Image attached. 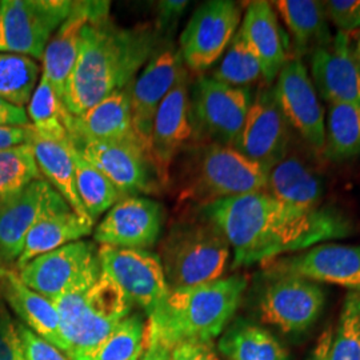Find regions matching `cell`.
I'll list each match as a JSON object with an SVG mask.
<instances>
[{
	"label": "cell",
	"mask_w": 360,
	"mask_h": 360,
	"mask_svg": "<svg viewBox=\"0 0 360 360\" xmlns=\"http://www.w3.org/2000/svg\"><path fill=\"white\" fill-rule=\"evenodd\" d=\"M274 8L282 18L291 37V50L296 59L311 56L328 47L333 37L323 1L316 0H278Z\"/></svg>",
	"instance_id": "cell-28"
},
{
	"label": "cell",
	"mask_w": 360,
	"mask_h": 360,
	"mask_svg": "<svg viewBox=\"0 0 360 360\" xmlns=\"http://www.w3.org/2000/svg\"><path fill=\"white\" fill-rule=\"evenodd\" d=\"M196 211L175 220L159 245L158 257L169 288L215 282L231 269V247L226 236Z\"/></svg>",
	"instance_id": "cell-6"
},
{
	"label": "cell",
	"mask_w": 360,
	"mask_h": 360,
	"mask_svg": "<svg viewBox=\"0 0 360 360\" xmlns=\"http://www.w3.org/2000/svg\"><path fill=\"white\" fill-rule=\"evenodd\" d=\"M330 360H360V294L348 292L333 334Z\"/></svg>",
	"instance_id": "cell-38"
},
{
	"label": "cell",
	"mask_w": 360,
	"mask_h": 360,
	"mask_svg": "<svg viewBox=\"0 0 360 360\" xmlns=\"http://www.w3.org/2000/svg\"><path fill=\"white\" fill-rule=\"evenodd\" d=\"M252 102L250 89L232 87L212 77H199L190 89L193 142L233 146Z\"/></svg>",
	"instance_id": "cell-8"
},
{
	"label": "cell",
	"mask_w": 360,
	"mask_h": 360,
	"mask_svg": "<svg viewBox=\"0 0 360 360\" xmlns=\"http://www.w3.org/2000/svg\"><path fill=\"white\" fill-rule=\"evenodd\" d=\"M146 324L141 314H131L98 349L92 360H139L144 351Z\"/></svg>",
	"instance_id": "cell-37"
},
{
	"label": "cell",
	"mask_w": 360,
	"mask_h": 360,
	"mask_svg": "<svg viewBox=\"0 0 360 360\" xmlns=\"http://www.w3.org/2000/svg\"><path fill=\"white\" fill-rule=\"evenodd\" d=\"M68 141L79 154L111 180L123 198L160 193L162 187L154 167L138 144L74 135H68Z\"/></svg>",
	"instance_id": "cell-12"
},
{
	"label": "cell",
	"mask_w": 360,
	"mask_h": 360,
	"mask_svg": "<svg viewBox=\"0 0 360 360\" xmlns=\"http://www.w3.org/2000/svg\"><path fill=\"white\" fill-rule=\"evenodd\" d=\"M311 79L324 102L360 105V63L347 34L309 56Z\"/></svg>",
	"instance_id": "cell-22"
},
{
	"label": "cell",
	"mask_w": 360,
	"mask_h": 360,
	"mask_svg": "<svg viewBox=\"0 0 360 360\" xmlns=\"http://www.w3.org/2000/svg\"><path fill=\"white\" fill-rule=\"evenodd\" d=\"M70 360H92L98 349L126 318L132 303L102 270L55 299Z\"/></svg>",
	"instance_id": "cell-5"
},
{
	"label": "cell",
	"mask_w": 360,
	"mask_h": 360,
	"mask_svg": "<svg viewBox=\"0 0 360 360\" xmlns=\"http://www.w3.org/2000/svg\"><path fill=\"white\" fill-rule=\"evenodd\" d=\"M70 146L75 167L77 195L89 217L95 221L102 214L115 206L123 195L111 180L79 154L71 143Z\"/></svg>",
	"instance_id": "cell-32"
},
{
	"label": "cell",
	"mask_w": 360,
	"mask_h": 360,
	"mask_svg": "<svg viewBox=\"0 0 360 360\" xmlns=\"http://www.w3.org/2000/svg\"><path fill=\"white\" fill-rule=\"evenodd\" d=\"M292 134L276 102L274 87L264 84L252 98L245 124L232 147L247 159L271 169L288 153Z\"/></svg>",
	"instance_id": "cell-15"
},
{
	"label": "cell",
	"mask_w": 360,
	"mask_h": 360,
	"mask_svg": "<svg viewBox=\"0 0 360 360\" xmlns=\"http://www.w3.org/2000/svg\"><path fill=\"white\" fill-rule=\"evenodd\" d=\"M323 156L339 163L360 156V105L328 104L324 120Z\"/></svg>",
	"instance_id": "cell-31"
},
{
	"label": "cell",
	"mask_w": 360,
	"mask_h": 360,
	"mask_svg": "<svg viewBox=\"0 0 360 360\" xmlns=\"http://www.w3.org/2000/svg\"><path fill=\"white\" fill-rule=\"evenodd\" d=\"M6 267H7V264H6V262L3 260V257L0 255V276H1V274H3V271H4Z\"/></svg>",
	"instance_id": "cell-49"
},
{
	"label": "cell",
	"mask_w": 360,
	"mask_h": 360,
	"mask_svg": "<svg viewBox=\"0 0 360 360\" xmlns=\"http://www.w3.org/2000/svg\"><path fill=\"white\" fill-rule=\"evenodd\" d=\"M269 172L231 146L191 142L172 163L168 190L178 208H202L223 199L264 191Z\"/></svg>",
	"instance_id": "cell-4"
},
{
	"label": "cell",
	"mask_w": 360,
	"mask_h": 360,
	"mask_svg": "<svg viewBox=\"0 0 360 360\" xmlns=\"http://www.w3.org/2000/svg\"><path fill=\"white\" fill-rule=\"evenodd\" d=\"M327 19L347 34L360 28V0H328L323 1Z\"/></svg>",
	"instance_id": "cell-39"
},
{
	"label": "cell",
	"mask_w": 360,
	"mask_h": 360,
	"mask_svg": "<svg viewBox=\"0 0 360 360\" xmlns=\"http://www.w3.org/2000/svg\"><path fill=\"white\" fill-rule=\"evenodd\" d=\"M16 328L26 360H70L63 351L34 334L22 323L16 322Z\"/></svg>",
	"instance_id": "cell-41"
},
{
	"label": "cell",
	"mask_w": 360,
	"mask_h": 360,
	"mask_svg": "<svg viewBox=\"0 0 360 360\" xmlns=\"http://www.w3.org/2000/svg\"><path fill=\"white\" fill-rule=\"evenodd\" d=\"M165 218V207L154 199L126 196L94 229V240L102 245L147 251L158 243Z\"/></svg>",
	"instance_id": "cell-17"
},
{
	"label": "cell",
	"mask_w": 360,
	"mask_h": 360,
	"mask_svg": "<svg viewBox=\"0 0 360 360\" xmlns=\"http://www.w3.org/2000/svg\"><path fill=\"white\" fill-rule=\"evenodd\" d=\"M188 1L184 0H163L156 3V23L155 28L159 35L165 40L166 34H169L175 30L179 22L180 16L186 11Z\"/></svg>",
	"instance_id": "cell-42"
},
{
	"label": "cell",
	"mask_w": 360,
	"mask_h": 360,
	"mask_svg": "<svg viewBox=\"0 0 360 360\" xmlns=\"http://www.w3.org/2000/svg\"><path fill=\"white\" fill-rule=\"evenodd\" d=\"M245 275L169 288L166 299L147 316L144 343L171 348L183 342H212L229 327L248 288Z\"/></svg>",
	"instance_id": "cell-3"
},
{
	"label": "cell",
	"mask_w": 360,
	"mask_h": 360,
	"mask_svg": "<svg viewBox=\"0 0 360 360\" xmlns=\"http://www.w3.org/2000/svg\"><path fill=\"white\" fill-rule=\"evenodd\" d=\"M239 30L257 55L264 84L274 86L284 65L290 60L288 51L291 49L274 6L264 0L248 3Z\"/></svg>",
	"instance_id": "cell-23"
},
{
	"label": "cell",
	"mask_w": 360,
	"mask_h": 360,
	"mask_svg": "<svg viewBox=\"0 0 360 360\" xmlns=\"http://www.w3.org/2000/svg\"><path fill=\"white\" fill-rule=\"evenodd\" d=\"M243 19V8L232 0H208L193 11L179 38L186 68L203 72L215 65L230 46Z\"/></svg>",
	"instance_id": "cell-11"
},
{
	"label": "cell",
	"mask_w": 360,
	"mask_h": 360,
	"mask_svg": "<svg viewBox=\"0 0 360 360\" xmlns=\"http://www.w3.org/2000/svg\"><path fill=\"white\" fill-rule=\"evenodd\" d=\"M193 141L188 77H183L159 105L151 132V165L162 188H168L176 156Z\"/></svg>",
	"instance_id": "cell-18"
},
{
	"label": "cell",
	"mask_w": 360,
	"mask_h": 360,
	"mask_svg": "<svg viewBox=\"0 0 360 360\" xmlns=\"http://www.w3.org/2000/svg\"><path fill=\"white\" fill-rule=\"evenodd\" d=\"M217 224L232 251V270L269 264L314 245L348 238L351 219L330 207L287 205L266 191L245 193L195 208Z\"/></svg>",
	"instance_id": "cell-1"
},
{
	"label": "cell",
	"mask_w": 360,
	"mask_h": 360,
	"mask_svg": "<svg viewBox=\"0 0 360 360\" xmlns=\"http://www.w3.org/2000/svg\"><path fill=\"white\" fill-rule=\"evenodd\" d=\"M62 202L65 199L44 179L0 196V255L6 264L16 263L32 226L47 210Z\"/></svg>",
	"instance_id": "cell-20"
},
{
	"label": "cell",
	"mask_w": 360,
	"mask_h": 360,
	"mask_svg": "<svg viewBox=\"0 0 360 360\" xmlns=\"http://www.w3.org/2000/svg\"><path fill=\"white\" fill-rule=\"evenodd\" d=\"M188 70L183 63L179 49L163 40L147 65L129 86L132 129L143 153L151 162V132L155 115L163 99Z\"/></svg>",
	"instance_id": "cell-10"
},
{
	"label": "cell",
	"mask_w": 360,
	"mask_h": 360,
	"mask_svg": "<svg viewBox=\"0 0 360 360\" xmlns=\"http://www.w3.org/2000/svg\"><path fill=\"white\" fill-rule=\"evenodd\" d=\"M31 144L43 179L50 183L52 188L65 199V203L80 218L95 223L89 217L77 195L75 167L70 142H51L41 139L37 134H34Z\"/></svg>",
	"instance_id": "cell-30"
},
{
	"label": "cell",
	"mask_w": 360,
	"mask_h": 360,
	"mask_svg": "<svg viewBox=\"0 0 360 360\" xmlns=\"http://www.w3.org/2000/svg\"><path fill=\"white\" fill-rule=\"evenodd\" d=\"M163 41L153 25L116 26L108 18L87 23L63 105L82 115L105 96L127 89Z\"/></svg>",
	"instance_id": "cell-2"
},
{
	"label": "cell",
	"mask_w": 360,
	"mask_h": 360,
	"mask_svg": "<svg viewBox=\"0 0 360 360\" xmlns=\"http://www.w3.org/2000/svg\"><path fill=\"white\" fill-rule=\"evenodd\" d=\"M108 16L110 1H74L71 13L49 41L41 59V74L47 77L62 103L77 63L83 28L90 22Z\"/></svg>",
	"instance_id": "cell-21"
},
{
	"label": "cell",
	"mask_w": 360,
	"mask_h": 360,
	"mask_svg": "<svg viewBox=\"0 0 360 360\" xmlns=\"http://www.w3.org/2000/svg\"><path fill=\"white\" fill-rule=\"evenodd\" d=\"M315 283L334 284L360 294V245L327 242L269 264Z\"/></svg>",
	"instance_id": "cell-19"
},
{
	"label": "cell",
	"mask_w": 360,
	"mask_h": 360,
	"mask_svg": "<svg viewBox=\"0 0 360 360\" xmlns=\"http://www.w3.org/2000/svg\"><path fill=\"white\" fill-rule=\"evenodd\" d=\"M218 349L226 360H291L287 347L269 328L242 318L223 331Z\"/></svg>",
	"instance_id": "cell-29"
},
{
	"label": "cell",
	"mask_w": 360,
	"mask_h": 360,
	"mask_svg": "<svg viewBox=\"0 0 360 360\" xmlns=\"http://www.w3.org/2000/svg\"><path fill=\"white\" fill-rule=\"evenodd\" d=\"M211 77L224 84L243 89H250L251 84L263 80L257 55L245 41L240 30L235 34Z\"/></svg>",
	"instance_id": "cell-35"
},
{
	"label": "cell",
	"mask_w": 360,
	"mask_h": 360,
	"mask_svg": "<svg viewBox=\"0 0 360 360\" xmlns=\"http://www.w3.org/2000/svg\"><path fill=\"white\" fill-rule=\"evenodd\" d=\"M272 87L291 129L314 154L323 155L326 112L303 60L290 58Z\"/></svg>",
	"instance_id": "cell-13"
},
{
	"label": "cell",
	"mask_w": 360,
	"mask_h": 360,
	"mask_svg": "<svg viewBox=\"0 0 360 360\" xmlns=\"http://www.w3.org/2000/svg\"><path fill=\"white\" fill-rule=\"evenodd\" d=\"M94 224L80 218L65 202L47 210L27 233L15 270L22 269L37 257L90 236Z\"/></svg>",
	"instance_id": "cell-27"
},
{
	"label": "cell",
	"mask_w": 360,
	"mask_h": 360,
	"mask_svg": "<svg viewBox=\"0 0 360 360\" xmlns=\"http://www.w3.org/2000/svg\"><path fill=\"white\" fill-rule=\"evenodd\" d=\"M139 360H171V349L156 342L144 343V351Z\"/></svg>",
	"instance_id": "cell-47"
},
{
	"label": "cell",
	"mask_w": 360,
	"mask_h": 360,
	"mask_svg": "<svg viewBox=\"0 0 360 360\" xmlns=\"http://www.w3.org/2000/svg\"><path fill=\"white\" fill-rule=\"evenodd\" d=\"M0 297L13 309L19 322L65 354L67 345L53 303L28 288L13 267L7 266L0 276Z\"/></svg>",
	"instance_id": "cell-24"
},
{
	"label": "cell",
	"mask_w": 360,
	"mask_h": 360,
	"mask_svg": "<svg viewBox=\"0 0 360 360\" xmlns=\"http://www.w3.org/2000/svg\"><path fill=\"white\" fill-rule=\"evenodd\" d=\"M18 275L28 288L50 300L102 272L98 247L79 240L32 259Z\"/></svg>",
	"instance_id": "cell-14"
},
{
	"label": "cell",
	"mask_w": 360,
	"mask_h": 360,
	"mask_svg": "<svg viewBox=\"0 0 360 360\" xmlns=\"http://www.w3.org/2000/svg\"><path fill=\"white\" fill-rule=\"evenodd\" d=\"M43 179L31 143L0 150V196L15 193Z\"/></svg>",
	"instance_id": "cell-36"
},
{
	"label": "cell",
	"mask_w": 360,
	"mask_h": 360,
	"mask_svg": "<svg viewBox=\"0 0 360 360\" xmlns=\"http://www.w3.org/2000/svg\"><path fill=\"white\" fill-rule=\"evenodd\" d=\"M333 334H334L333 327L326 328L321 336L318 338L315 346L311 349L306 360H330V348H331Z\"/></svg>",
	"instance_id": "cell-46"
},
{
	"label": "cell",
	"mask_w": 360,
	"mask_h": 360,
	"mask_svg": "<svg viewBox=\"0 0 360 360\" xmlns=\"http://www.w3.org/2000/svg\"><path fill=\"white\" fill-rule=\"evenodd\" d=\"M250 302L262 326L300 336L321 318L326 291L322 284L266 266L250 291Z\"/></svg>",
	"instance_id": "cell-7"
},
{
	"label": "cell",
	"mask_w": 360,
	"mask_h": 360,
	"mask_svg": "<svg viewBox=\"0 0 360 360\" xmlns=\"http://www.w3.org/2000/svg\"><path fill=\"white\" fill-rule=\"evenodd\" d=\"M31 124L26 108H20L0 98V126L25 127Z\"/></svg>",
	"instance_id": "cell-45"
},
{
	"label": "cell",
	"mask_w": 360,
	"mask_h": 360,
	"mask_svg": "<svg viewBox=\"0 0 360 360\" xmlns=\"http://www.w3.org/2000/svg\"><path fill=\"white\" fill-rule=\"evenodd\" d=\"M98 255L103 272L147 316L166 299L169 287L158 254L101 245Z\"/></svg>",
	"instance_id": "cell-16"
},
{
	"label": "cell",
	"mask_w": 360,
	"mask_h": 360,
	"mask_svg": "<svg viewBox=\"0 0 360 360\" xmlns=\"http://www.w3.org/2000/svg\"><path fill=\"white\" fill-rule=\"evenodd\" d=\"M65 126L68 135L139 146L132 129L129 87L105 96L82 115L65 111Z\"/></svg>",
	"instance_id": "cell-26"
},
{
	"label": "cell",
	"mask_w": 360,
	"mask_h": 360,
	"mask_svg": "<svg viewBox=\"0 0 360 360\" xmlns=\"http://www.w3.org/2000/svg\"><path fill=\"white\" fill-rule=\"evenodd\" d=\"M41 67L30 56L0 52V98L25 108L38 86Z\"/></svg>",
	"instance_id": "cell-34"
},
{
	"label": "cell",
	"mask_w": 360,
	"mask_h": 360,
	"mask_svg": "<svg viewBox=\"0 0 360 360\" xmlns=\"http://www.w3.org/2000/svg\"><path fill=\"white\" fill-rule=\"evenodd\" d=\"M355 55H356V58H358V60H359L360 63V34L359 37H358V40H356V46H355Z\"/></svg>",
	"instance_id": "cell-48"
},
{
	"label": "cell",
	"mask_w": 360,
	"mask_h": 360,
	"mask_svg": "<svg viewBox=\"0 0 360 360\" xmlns=\"http://www.w3.org/2000/svg\"><path fill=\"white\" fill-rule=\"evenodd\" d=\"M171 360H220L212 342H183L171 348Z\"/></svg>",
	"instance_id": "cell-43"
},
{
	"label": "cell",
	"mask_w": 360,
	"mask_h": 360,
	"mask_svg": "<svg viewBox=\"0 0 360 360\" xmlns=\"http://www.w3.org/2000/svg\"><path fill=\"white\" fill-rule=\"evenodd\" d=\"M0 360H26L13 321L0 297Z\"/></svg>",
	"instance_id": "cell-40"
},
{
	"label": "cell",
	"mask_w": 360,
	"mask_h": 360,
	"mask_svg": "<svg viewBox=\"0 0 360 360\" xmlns=\"http://www.w3.org/2000/svg\"><path fill=\"white\" fill-rule=\"evenodd\" d=\"M26 111L39 138L58 143L68 141V132L65 126L67 110L43 74L40 75L30 103L27 104Z\"/></svg>",
	"instance_id": "cell-33"
},
{
	"label": "cell",
	"mask_w": 360,
	"mask_h": 360,
	"mask_svg": "<svg viewBox=\"0 0 360 360\" xmlns=\"http://www.w3.org/2000/svg\"><path fill=\"white\" fill-rule=\"evenodd\" d=\"M35 131L31 124L25 127L0 126V150L13 148L20 144L31 143Z\"/></svg>",
	"instance_id": "cell-44"
},
{
	"label": "cell",
	"mask_w": 360,
	"mask_h": 360,
	"mask_svg": "<svg viewBox=\"0 0 360 360\" xmlns=\"http://www.w3.org/2000/svg\"><path fill=\"white\" fill-rule=\"evenodd\" d=\"M264 191L287 205L316 208L322 206L324 178L291 144L283 159L271 168Z\"/></svg>",
	"instance_id": "cell-25"
},
{
	"label": "cell",
	"mask_w": 360,
	"mask_h": 360,
	"mask_svg": "<svg viewBox=\"0 0 360 360\" xmlns=\"http://www.w3.org/2000/svg\"><path fill=\"white\" fill-rule=\"evenodd\" d=\"M71 0L0 1V52L43 59L58 28L72 10Z\"/></svg>",
	"instance_id": "cell-9"
}]
</instances>
